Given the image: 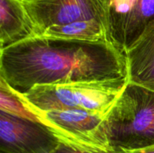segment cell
Masks as SVG:
<instances>
[{
    "mask_svg": "<svg viewBox=\"0 0 154 153\" xmlns=\"http://www.w3.org/2000/svg\"><path fill=\"white\" fill-rule=\"evenodd\" d=\"M0 110L14 116L41 122L39 117L27 106L16 91L0 77Z\"/></svg>",
    "mask_w": 154,
    "mask_h": 153,
    "instance_id": "obj_11",
    "label": "cell"
},
{
    "mask_svg": "<svg viewBox=\"0 0 154 153\" xmlns=\"http://www.w3.org/2000/svg\"><path fill=\"white\" fill-rule=\"evenodd\" d=\"M103 128L112 148L129 151L154 145V91L128 82Z\"/></svg>",
    "mask_w": 154,
    "mask_h": 153,
    "instance_id": "obj_3",
    "label": "cell"
},
{
    "mask_svg": "<svg viewBox=\"0 0 154 153\" xmlns=\"http://www.w3.org/2000/svg\"><path fill=\"white\" fill-rule=\"evenodd\" d=\"M53 153H128L126 150L122 148H114L108 152H99V151H88V150H83L80 148H75L61 142L58 148Z\"/></svg>",
    "mask_w": 154,
    "mask_h": 153,
    "instance_id": "obj_12",
    "label": "cell"
},
{
    "mask_svg": "<svg viewBox=\"0 0 154 153\" xmlns=\"http://www.w3.org/2000/svg\"><path fill=\"white\" fill-rule=\"evenodd\" d=\"M128 153H154V145L148 146L137 149L129 150Z\"/></svg>",
    "mask_w": 154,
    "mask_h": 153,
    "instance_id": "obj_13",
    "label": "cell"
},
{
    "mask_svg": "<svg viewBox=\"0 0 154 153\" xmlns=\"http://www.w3.org/2000/svg\"><path fill=\"white\" fill-rule=\"evenodd\" d=\"M153 20L154 0H110L111 38L125 52Z\"/></svg>",
    "mask_w": 154,
    "mask_h": 153,
    "instance_id": "obj_7",
    "label": "cell"
},
{
    "mask_svg": "<svg viewBox=\"0 0 154 153\" xmlns=\"http://www.w3.org/2000/svg\"><path fill=\"white\" fill-rule=\"evenodd\" d=\"M38 35L21 0H0V50Z\"/></svg>",
    "mask_w": 154,
    "mask_h": 153,
    "instance_id": "obj_9",
    "label": "cell"
},
{
    "mask_svg": "<svg viewBox=\"0 0 154 153\" xmlns=\"http://www.w3.org/2000/svg\"><path fill=\"white\" fill-rule=\"evenodd\" d=\"M26 104L39 117L42 124L49 128L63 143L88 151L114 149L104 130L105 114L76 109L43 111Z\"/></svg>",
    "mask_w": 154,
    "mask_h": 153,
    "instance_id": "obj_4",
    "label": "cell"
},
{
    "mask_svg": "<svg viewBox=\"0 0 154 153\" xmlns=\"http://www.w3.org/2000/svg\"><path fill=\"white\" fill-rule=\"evenodd\" d=\"M60 143L45 124L0 110V153H53Z\"/></svg>",
    "mask_w": 154,
    "mask_h": 153,
    "instance_id": "obj_6",
    "label": "cell"
},
{
    "mask_svg": "<svg viewBox=\"0 0 154 153\" xmlns=\"http://www.w3.org/2000/svg\"><path fill=\"white\" fill-rule=\"evenodd\" d=\"M39 35L48 27L96 20L110 31V0H21ZM111 33V32H110Z\"/></svg>",
    "mask_w": 154,
    "mask_h": 153,
    "instance_id": "obj_5",
    "label": "cell"
},
{
    "mask_svg": "<svg viewBox=\"0 0 154 153\" xmlns=\"http://www.w3.org/2000/svg\"><path fill=\"white\" fill-rule=\"evenodd\" d=\"M125 51L111 42L35 36L0 50V77L19 93L35 85L127 76Z\"/></svg>",
    "mask_w": 154,
    "mask_h": 153,
    "instance_id": "obj_1",
    "label": "cell"
},
{
    "mask_svg": "<svg viewBox=\"0 0 154 153\" xmlns=\"http://www.w3.org/2000/svg\"><path fill=\"white\" fill-rule=\"evenodd\" d=\"M41 35L53 38L93 43H114L109 29L96 20H81L63 25L51 26Z\"/></svg>",
    "mask_w": 154,
    "mask_h": 153,
    "instance_id": "obj_10",
    "label": "cell"
},
{
    "mask_svg": "<svg viewBox=\"0 0 154 153\" xmlns=\"http://www.w3.org/2000/svg\"><path fill=\"white\" fill-rule=\"evenodd\" d=\"M129 82L124 77L35 85L21 98L39 110H84L107 115Z\"/></svg>",
    "mask_w": 154,
    "mask_h": 153,
    "instance_id": "obj_2",
    "label": "cell"
},
{
    "mask_svg": "<svg viewBox=\"0 0 154 153\" xmlns=\"http://www.w3.org/2000/svg\"><path fill=\"white\" fill-rule=\"evenodd\" d=\"M125 53L129 82L154 91V20Z\"/></svg>",
    "mask_w": 154,
    "mask_h": 153,
    "instance_id": "obj_8",
    "label": "cell"
}]
</instances>
